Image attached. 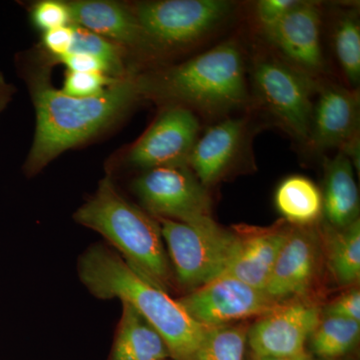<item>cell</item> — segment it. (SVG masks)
<instances>
[{
	"label": "cell",
	"instance_id": "obj_28",
	"mask_svg": "<svg viewBox=\"0 0 360 360\" xmlns=\"http://www.w3.org/2000/svg\"><path fill=\"white\" fill-rule=\"evenodd\" d=\"M322 315L343 317L360 321V291L359 285L347 288L335 300L321 307Z\"/></svg>",
	"mask_w": 360,
	"mask_h": 360
},
{
	"label": "cell",
	"instance_id": "obj_11",
	"mask_svg": "<svg viewBox=\"0 0 360 360\" xmlns=\"http://www.w3.org/2000/svg\"><path fill=\"white\" fill-rule=\"evenodd\" d=\"M324 265L319 224L291 225L264 291L277 303L314 298V290Z\"/></svg>",
	"mask_w": 360,
	"mask_h": 360
},
{
	"label": "cell",
	"instance_id": "obj_22",
	"mask_svg": "<svg viewBox=\"0 0 360 360\" xmlns=\"http://www.w3.org/2000/svg\"><path fill=\"white\" fill-rule=\"evenodd\" d=\"M359 338L360 321L321 314L307 345L311 356L338 360L354 352L359 345Z\"/></svg>",
	"mask_w": 360,
	"mask_h": 360
},
{
	"label": "cell",
	"instance_id": "obj_13",
	"mask_svg": "<svg viewBox=\"0 0 360 360\" xmlns=\"http://www.w3.org/2000/svg\"><path fill=\"white\" fill-rule=\"evenodd\" d=\"M264 34L283 60L310 77L324 70L321 9L317 2L298 0L283 20Z\"/></svg>",
	"mask_w": 360,
	"mask_h": 360
},
{
	"label": "cell",
	"instance_id": "obj_25",
	"mask_svg": "<svg viewBox=\"0 0 360 360\" xmlns=\"http://www.w3.org/2000/svg\"><path fill=\"white\" fill-rule=\"evenodd\" d=\"M73 25V42L70 52L85 53L94 56L108 63L115 78L127 77L132 75L125 63L127 51L96 33L82 26Z\"/></svg>",
	"mask_w": 360,
	"mask_h": 360
},
{
	"label": "cell",
	"instance_id": "obj_4",
	"mask_svg": "<svg viewBox=\"0 0 360 360\" xmlns=\"http://www.w3.org/2000/svg\"><path fill=\"white\" fill-rule=\"evenodd\" d=\"M146 98L217 115L248 101L245 59L236 40H227L186 63L143 75Z\"/></svg>",
	"mask_w": 360,
	"mask_h": 360
},
{
	"label": "cell",
	"instance_id": "obj_9",
	"mask_svg": "<svg viewBox=\"0 0 360 360\" xmlns=\"http://www.w3.org/2000/svg\"><path fill=\"white\" fill-rule=\"evenodd\" d=\"M191 319L205 328L229 326L260 317L276 309L264 290L222 274L176 300Z\"/></svg>",
	"mask_w": 360,
	"mask_h": 360
},
{
	"label": "cell",
	"instance_id": "obj_5",
	"mask_svg": "<svg viewBox=\"0 0 360 360\" xmlns=\"http://www.w3.org/2000/svg\"><path fill=\"white\" fill-rule=\"evenodd\" d=\"M174 271L177 292H191L224 274L236 248L232 229L212 217L193 224L156 219Z\"/></svg>",
	"mask_w": 360,
	"mask_h": 360
},
{
	"label": "cell",
	"instance_id": "obj_33",
	"mask_svg": "<svg viewBox=\"0 0 360 360\" xmlns=\"http://www.w3.org/2000/svg\"><path fill=\"white\" fill-rule=\"evenodd\" d=\"M309 354L300 355L295 357H284V359H277V357H262V359H255V360H307L309 359Z\"/></svg>",
	"mask_w": 360,
	"mask_h": 360
},
{
	"label": "cell",
	"instance_id": "obj_31",
	"mask_svg": "<svg viewBox=\"0 0 360 360\" xmlns=\"http://www.w3.org/2000/svg\"><path fill=\"white\" fill-rule=\"evenodd\" d=\"M73 25L63 26L44 32L42 44L54 58L70 53L73 42Z\"/></svg>",
	"mask_w": 360,
	"mask_h": 360
},
{
	"label": "cell",
	"instance_id": "obj_24",
	"mask_svg": "<svg viewBox=\"0 0 360 360\" xmlns=\"http://www.w3.org/2000/svg\"><path fill=\"white\" fill-rule=\"evenodd\" d=\"M248 328L243 322L207 328L193 360H245Z\"/></svg>",
	"mask_w": 360,
	"mask_h": 360
},
{
	"label": "cell",
	"instance_id": "obj_35",
	"mask_svg": "<svg viewBox=\"0 0 360 360\" xmlns=\"http://www.w3.org/2000/svg\"><path fill=\"white\" fill-rule=\"evenodd\" d=\"M165 360H168V359H165Z\"/></svg>",
	"mask_w": 360,
	"mask_h": 360
},
{
	"label": "cell",
	"instance_id": "obj_6",
	"mask_svg": "<svg viewBox=\"0 0 360 360\" xmlns=\"http://www.w3.org/2000/svg\"><path fill=\"white\" fill-rule=\"evenodd\" d=\"M130 7L160 53L198 44L233 11L226 0H160Z\"/></svg>",
	"mask_w": 360,
	"mask_h": 360
},
{
	"label": "cell",
	"instance_id": "obj_19",
	"mask_svg": "<svg viewBox=\"0 0 360 360\" xmlns=\"http://www.w3.org/2000/svg\"><path fill=\"white\" fill-rule=\"evenodd\" d=\"M122 304V317L108 360L172 359L167 342L155 326L129 302Z\"/></svg>",
	"mask_w": 360,
	"mask_h": 360
},
{
	"label": "cell",
	"instance_id": "obj_12",
	"mask_svg": "<svg viewBox=\"0 0 360 360\" xmlns=\"http://www.w3.org/2000/svg\"><path fill=\"white\" fill-rule=\"evenodd\" d=\"M200 130L193 110L181 105L167 106L130 148L127 160L144 170L187 167Z\"/></svg>",
	"mask_w": 360,
	"mask_h": 360
},
{
	"label": "cell",
	"instance_id": "obj_27",
	"mask_svg": "<svg viewBox=\"0 0 360 360\" xmlns=\"http://www.w3.org/2000/svg\"><path fill=\"white\" fill-rule=\"evenodd\" d=\"M32 20L44 32L72 25L68 2L58 0H44L35 4L32 11Z\"/></svg>",
	"mask_w": 360,
	"mask_h": 360
},
{
	"label": "cell",
	"instance_id": "obj_1",
	"mask_svg": "<svg viewBox=\"0 0 360 360\" xmlns=\"http://www.w3.org/2000/svg\"><path fill=\"white\" fill-rule=\"evenodd\" d=\"M37 127L25 172L32 176L68 149L89 141L146 98L143 75H132L96 96L77 98L40 77L33 82Z\"/></svg>",
	"mask_w": 360,
	"mask_h": 360
},
{
	"label": "cell",
	"instance_id": "obj_7",
	"mask_svg": "<svg viewBox=\"0 0 360 360\" xmlns=\"http://www.w3.org/2000/svg\"><path fill=\"white\" fill-rule=\"evenodd\" d=\"M253 87L260 104L295 139L307 142L316 90L314 78L274 56H260L252 70Z\"/></svg>",
	"mask_w": 360,
	"mask_h": 360
},
{
	"label": "cell",
	"instance_id": "obj_3",
	"mask_svg": "<svg viewBox=\"0 0 360 360\" xmlns=\"http://www.w3.org/2000/svg\"><path fill=\"white\" fill-rule=\"evenodd\" d=\"M77 224L98 232L149 283L168 295L177 292L160 222L118 193L110 176L73 214Z\"/></svg>",
	"mask_w": 360,
	"mask_h": 360
},
{
	"label": "cell",
	"instance_id": "obj_23",
	"mask_svg": "<svg viewBox=\"0 0 360 360\" xmlns=\"http://www.w3.org/2000/svg\"><path fill=\"white\" fill-rule=\"evenodd\" d=\"M333 46L343 75L356 90L360 82V22L355 9L342 11L336 18Z\"/></svg>",
	"mask_w": 360,
	"mask_h": 360
},
{
	"label": "cell",
	"instance_id": "obj_15",
	"mask_svg": "<svg viewBox=\"0 0 360 360\" xmlns=\"http://www.w3.org/2000/svg\"><path fill=\"white\" fill-rule=\"evenodd\" d=\"M72 25L82 26L122 47L127 53L155 56L158 51L135 18L131 7L113 1L68 2Z\"/></svg>",
	"mask_w": 360,
	"mask_h": 360
},
{
	"label": "cell",
	"instance_id": "obj_29",
	"mask_svg": "<svg viewBox=\"0 0 360 360\" xmlns=\"http://www.w3.org/2000/svg\"><path fill=\"white\" fill-rule=\"evenodd\" d=\"M298 0H262L255 6V15L264 32L276 26Z\"/></svg>",
	"mask_w": 360,
	"mask_h": 360
},
{
	"label": "cell",
	"instance_id": "obj_26",
	"mask_svg": "<svg viewBox=\"0 0 360 360\" xmlns=\"http://www.w3.org/2000/svg\"><path fill=\"white\" fill-rule=\"evenodd\" d=\"M120 79L122 78L111 77L104 73L68 71L61 91L77 98L96 96Z\"/></svg>",
	"mask_w": 360,
	"mask_h": 360
},
{
	"label": "cell",
	"instance_id": "obj_18",
	"mask_svg": "<svg viewBox=\"0 0 360 360\" xmlns=\"http://www.w3.org/2000/svg\"><path fill=\"white\" fill-rule=\"evenodd\" d=\"M322 220L335 229H345L359 219V193L352 160L338 150L324 167Z\"/></svg>",
	"mask_w": 360,
	"mask_h": 360
},
{
	"label": "cell",
	"instance_id": "obj_20",
	"mask_svg": "<svg viewBox=\"0 0 360 360\" xmlns=\"http://www.w3.org/2000/svg\"><path fill=\"white\" fill-rule=\"evenodd\" d=\"M324 265L340 288L359 285L360 278V220L345 229L319 222Z\"/></svg>",
	"mask_w": 360,
	"mask_h": 360
},
{
	"label": "cell",
	"instance_id": "obj_30",
	"mask_svg": "<svg viewBox=\"0 0 360 360\" xmlns=\"http://www.w3.org/2000/svg\"><path fill=\"white\" fill-rule=\"evenodd\" d=\"M56 59L59 63H63L68 68V71H73V72H99L115 77L108 63H104L101 59L89 56V54L70 52V53H66L65 56H59Z\"/></svg>",
	"mask_w": 360,
	"mask_h": 360
},
{
	"label": "cell",
	"instance_id": "obj_17",
	"mask_svg": "<svg viewBox=\"0 0 360 360\" xmlns=\"http://www.w3.org/2000/svg\"><path fill=\"white\" fill-rule=\"evenodd\" d=\"M248 122L226 118L206 130L194 144L187 167L206 188L224 179L245 151Z\"/></svg>",
	"mask_w": 360,
	"mask_h": 360
},
{
	"label": "cell",
	"instance_id": "obj_16",
	"mask_svg": "<svg viewBox=\"0 0 360 360\" xmlns=\"http://www.w3.org/2000/svg\"><path fill=\"white\" fill-rule=\"evenodd\" d=\"M290 226L283 219L270 226L234 225L236 248L224 274L264 290Z\"/></svg>",
	"mask_w": 360,
	"mask_h": 360
},
{
	"label": "cell",
	"instance_id": "obj_32",
	"mask_svg": "<svg viewBox=\"0 0 360 360\" xmlns=\"http://www.w3.org/2000/svg\"><path fill=\"white\" fill-rule=\"evenodd\" d=\"M14 94H15V89L13 85L8 84L2 73L0 72V116L13 101Z\"/></svg>",
	"mask_w": 360,
	"mask_h": 360
},
{
	"label": "cell",
	"instance_id": "obj_21",
	"mask_svg": "<svg viewBox=\"0 0 360 360\" xmlns=\"http://www.w3.org/2000/svg\"><path fill=\"white\" fill-rule=\"evenodd\" d=\"M274 205L284 221L293 226H311L322 219L321 189L302 175H291L279 184Z\"/></svg>",
	"mask_w": 360,
	"mask_h": 360
},
{
	"label": "cell",
	"instance_id": "obj_14",
	"mask_svg": "<svg viewBox=\"0 0 360 360\" xmlns=\"http://www.w3.org/2000/svg\"><path fill=\"white\" fill-rule=\"evenodd\" d=\"M319 91L307 143L315 151L345 150L359 141V94L333 84Z\"/></svg>",
	"mask_w": 360,
	"mask_h": 360
},
{
	"label": "cell",
	"instance_id": "obj_8",
	"mask_svg": "<svg viewBox=\"0 0 360 360\" xmlns=\"http://www.w3.org/2000/svg\"><path fill=\"white\" fill-rule=\"evenodd\" d=\"M132 188L143 210L155 219L193 224L212 217V200L188 167L146 170Z\"/></svg>",
	"mask_w": 360,
	"mask_h": 360
},
{
	"label": "cell",
	"instance_id": "obj_10",
	"mask_svg": "<svg viewBox=\"0 0 360 360\" xmlns=\"http://www.w3.org/2000/svg\"><path fill=\"white\" fill-rule=\"evenodd\" d=\"M315 298H297L281 303L258 317L248 331L253 359L295 357L307 354V341L321 317Z\"/></svg>",
	"mask_w": 360,
	"mask_h": 360
},
{
	"label": "cell",
	"instance_id": "obj_34",
	"mask_svg": "<svg viewBox=\"0 0 360 360\" xmlns=\"http://www.w3.org/2000/svg\"><path fill=\"white\" fill-rule=\"evenodd\" d=\"M307 360H326V359H316V357L311 356V355L309 354V359H307Z\"/></svg>",
	"mask_w": 360,
	"mask_h": 360
},
{
	"label": "cell",
	"instance_id": "obj_2",
	"mask_svg": "<svg viewBox=\"0 0 360 360\" xmlns=\"http://www.w3.org/2000/svg\"><path fill=\"white\" fill-rule=\"evenodd\" d=\"M84 288L99 300L129 302L160 333L172 360H193L206 329L176 300L139 276L122 255L104 243L89 245L77 260Z\"/></svg>",
	"mask_w": 360,
	"mask_h": 360
}]
</instances>
